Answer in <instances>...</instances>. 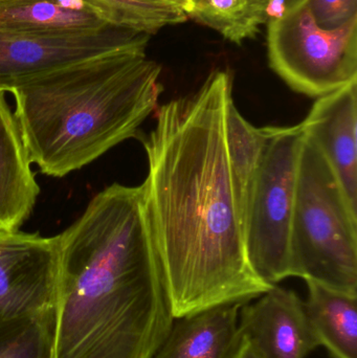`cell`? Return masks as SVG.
<instances>
[{
    "instance_id": "cell-14",
    "label": "cell",
    "mask_w": 357,
    "mask_h": 358,
    "mask_svg": "<svg viewBox=\"0 0 357 358\" xmlns=\"http://www.w3.org/2000/svg\"><path fill=\"white\" fill-rule=\"evenodd\" d=\"M306 315L319 346L333 358H357V296L307 280Z\"/></svg>"
},
{
    "instance_id": "cell-11",
    "label": "cell",
    "mask_w": 357,
    "mask_h": 358,
    "mask_svg": "<svg viewBox=\"0 0 357 358\" xmlns=\"http://www.w3.org/2000/svg\"><path fill=\"white\" fill-rule=\"evenodd\" d=\"M15 113L0 92V231H18L40 193Z\"/></svg>"
},
{
    "instance_id": "cell-19",
    "label": "cell",
    "mask_w": 357,
    "mask_h": 358,
    "mask_svg": "<svg viewBox=\"0 0 357 358\" xmlns=\"http://www.w3.org/2000/svg\"><path fill=\"white\" fill-rule=\"evenodd\" d=\"M312 19L323 29H337L357 19V0H304Z\"/></svg>"
},
{
    "instance_id": "cell-4",
    "label": "cell",
    "mask_w": 357,
    "mask_h": 358,
    "mask_svg": "<svg viewBox=\"0 0 357 358\" xmlns=\"http://www.w3.org/2000/svg\"><path fill=\"white\" fill-rule=\"evenodd\" d=\"M291 275L357 296V212L305 131L291 224Z\"/></svg>"
},
{
    "instance_id": "cell-23",
    "label": "cell",
    "mask_w": 357,
    "mask_h": 358,
    "mask_svg": "<svg viewBox=\"0 0 357 358\" xmlns=\"http://www.w3.org/2000/svg\"><path fill=\"white\" fill-rule=\"evenodd\" d=\"M6 1H10V0H0V3H2V2H6Z\"/></svg>"
},
{
    "instance_id": "cell-12",
    "label": "cell",
    "mask_w": 357,
    "mask_h": 358,
    "mask_svg": "<svg viewBox=\"0 0 357 358\" xmlns=\"http://www.w3.org/2000/svg\"><path fill=\"white\" fill-rule=\"evenodd\" d=\"M243 304L214 307L177 319L153 358H234Z\"/></svg>"
},
{
    "instance_id": "cell-22",
    "label": "cell",
    "mask_w": 357,
    "mask_h": 358,
    "mask_svg": "<svg viewBox=\"0 0 357 358\" xmlns=\"http://www.w3.org/2000/svg\"><path fill=\"white\" fill-rule=\"evenodd\" d=\"M266 1H268V3L272 4L274 3V2L278 1V0H266Z\"/></svg>"
},
{
    "instance_id": "cell-8",
    "label": "cell",
    "mask_w": 357,
    "mask_h": 358,
    "mask_svg": "<svg viewBox=\"0 0 357 358\" xmlns=\"http://www.w3.org/2000/svg\"><path fill=\"white\" fill-rule=\"evenodd\" d=\"M58 268L57 236L0 231V321L54 310Z\"/></svg>"
},
{
    "instance_id": "cell-10",
    "label": "cell",
    "mask_w": 357,
    "mask_h": 358,
    "mask_svg": "<svg viewBox=\"0 0 357 358\" xmlns=\"http://www.w3.org/2000/svg\"><path fill=\"white\" fill-rule=\"evenodd\" d=\"M301 124L357 212V80L316 98Z\"/></svg>"
},
{
    "instance_id": "cell-3",
    "label": "cell",
    "mask_w": 357,
    "mask_h": 358,
    "mask_svg": "<svg viewBox=\"0 0 357 358\" xmlns=\"http://www.w3.org/2000/svg\"><path fill=\"white\" fill-rule=\"evenodd\" d=\"M161 67L146 50H117L29 80L12 90L31 163L63 178L89 165L159 108Z\"/></svg>"
},
{
    "instance_id": "cell-2",
    "label": "cell",
    "mask_w": 357,
    "mask_h": 358,
    "mask_svg": "<svg viewBox=\"0 0 357 358\" xmlns=\"http://www.w3.org/2000/svg\"><path fill=\"white\" fill-rule=\"evenodd\" d=\"M57 240L52 358H153L175 319L143 185H109Z\"/></svg>"
},
{
    "instance_id": "cell-17",
    "label": "cell",
    "mask_w": 357,
    "mask_h": 358,
    "mask_svg": "<svg viewBox=\"0 0 357 358\" xmlns=\"http://www.w3.org/2000/svg\"><path fill=\"white\" fill-rule=\"evenodd\" d=\"M107 23L138 33L155 34L159 29L188 19L180 6L163 0H83Z\"/></svg>"
},
{
    "instance_id": "cell-9",
    "label": "cell",
    "mask_w": 357,
    "mask_h": 358,
    "mask_svg": "<svg viewBox=\"0 0 357 358\" xmlns=\"http://www.w3.org/2000/svg\"><path fill=\"white\" fill-rule=\"evenodd\" d=\"M239 329L262 358H305L319 347L303 301L277 285L241 306Z\"/></svg>"
},
{
    "instance_id": "cell-16",
    "label": "cell",
    "mask_w": 357,
    "mask_h": 358,
    "mask_svg": "<svg viewBox=\"0 0 357 358\" xmlns=\"http://www.w3.org/2000/svg\"><path fill=\"white\" fill-rule=\"evenodd\" d=\"M270 8L266 0H189L187 15L228 41L241 44L268 23Z\"/></svg>"
},
{
    "instance_id": "cell-21",
    "label": "cell",
    "mask_w": 357,
    "mask_h": 358,
    "mask_svg": "<svg viewBox=\"0 0 357 358\" xmlns=\"http://www.w3.org/2000/svg\"><path fill=\"white\" fill-rule=\"evenodd\" d=\"M163 1L170 2V3L175 4L180 6V8L184 10V13H188L189 10V0H163ZM188 16V15H187Z\"/></svg>"
},
{
    "instance_id": "cell-15",
    "label": "cell",
    "mask_w": 357,
    "mask_h": 358,
    "mask_svg": "<svg viewBox=\"0 0 357 358\" xmlns=\"http://www.w3.org/2000/svg\"><path fill=\"white\" fill-rule=\"evenodd\" d=\"M226 134L235 198L245 231L252 194L263 159L266 127L252 125L239 113L233 100L226 111Z\"/></svg>"
},
{
    "instance_id": "cell-7",
    "label": "cell",
    "mask_w": 357,
    "mask_h": 358,
    "mask_svg": "<svg viewBox=\"0 0 357 358\" xmlns=\"http://www.w3.org/2000/svg\"><path fill=\"white\" fill-rule=\"evenodd\" d=\"M149 35L107 25L99 31L41 34L0 29V92L44 73L117 50H146Z\"/></svg>"
},
{
    "instance_id": "cell-13",
    "label": "cell",
    "mask_w": 357,
    "mask_h": 358,
    "mask_svg": "<svg viewBox=\"0 0 357 358\" xmlns=\"http://www.w3.org/2000/svg\"><path fill=\"white\" fill-rule=\"evenodd\" d=\"M107 25L83 0H10L0 3V29L8 31L88 33Z\"/></svg>"
},
{
    "instance_id": "cell-1",
    "label": "cell",
    "mask_w": 357,
    "mask_h": 358,
    "mask_svg": "<svg viewBox=\"0 0 357 358\" xmlns=\"http://www.w3.org/2000/svg\"><path fill=\"white\" fill-rule=\"evenodd\" d=\"M230 73L217 71L198 92L156 109L140 134L148 159L142 183L153 240L174 319L247 304L272 289L254 271L235 198L226 111Z\"/></svg>"
},
{
    "instance_id": "cell-5",
    "label": "cell",
    "mask_w": 357,
    "mask_h": 358,
    "mask_svg": "<svg viewBox=\"0 0 357 358\" xmlns=\"http://www.w3.org/2000/svg\"><path fill=\"white\" fill-rule=\"evenodd\" d=\"M302 124L266 127V143L245 224V241L255 273L270 285L291 277V235Z\"/></svg>"
},
{
    "instance_id": "cell-6",
    "label": "cell",
    "mask_w": 357,
    "mask_h": 358,
    "mask_svg": "<svg viewBox=\"0 0 357 358\" xmlns=\"http://www.w3.org/2000/svg\"><path fill=\"white\" fill-rule=\"evenodd\" d=\"M268 52L270 67L291 90L319 98L357 80V19L323 29L304 0H289L268 21Z\"/></svg>"
},
{
    "instance_id": "cell-20",
    "label": "cell",
    "mask_w": 357,
    "mask_h": 358,
    "mask_svg": "<svg viewBox=\"0 0 357 358\" xmlns=\"http://www.w3.org/2000/svg\"><path fill=\"white\" fill-rule=\"evenodd\" d=\"M234 358H262L261 355L256 350L255 347L247 338L242 336L240 345H239L238 350Z\"/></svg>"
},
{
    "instance_id": "cell-18",
    "label": "cell",
    "mask_w": 357,
    "mask_h": 358,
    "mask_svg": "<svg viewBox=\"0 0 357 358\" xmlns=\"http://www.w3.org/2000/svg\"><path fill=\"white\" fill-rule=\"evenodd\" d=\"M54 309L0 321V358H52Z\"/></svg>"
}]
</instances>
